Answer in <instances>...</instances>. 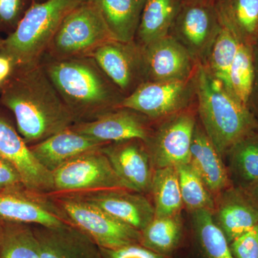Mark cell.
<instances>
[{
	"label": "cell",
	"instance_id": "cell-1",
	"mask_svg": "<svg viewBox=\"0 0 258 258\" xmlns=\"http://www.w3.org/2000/svg\"><path fill=\"white\" fill-rule=\"evenodd\" d=\"M0 105L13 113L19 134L28 146L77 123L41 61L15 68L0 88Z\"/></svg>",
	"mask_w": 258,
	"mask_h": 258
},
{
	"label": "cell",
	"instance_id": "cell-2",
	"mask_svg": "<svg viewBox=\"0 0 258 258\" xmlns=\"http://www.w3.org/2000/svg\"><path fill=\"white\" fill-rule=\"evenodd\" d=\"M40 61L77 123L120 108L125 96L92 57Z\"/></svg>",
	"mask_w": 258,
	"mask_h": 258
},
{
	"label": "cell",
	"instance_id": "cell-3",
	"mask_svg": "<svg viewBox=\"0 0 258 258\" xmlns=\"http://www.w3.org/2000/svg\"><path fill=\"white\" fill-rule=\"evenodd\" d=\"M194 82L203 129L221 155L252 136L257 123L248 107L237 101L205 64L198 63Z\"/></svg>",
	"mask_w": 258,
	"mask_h": 258
},
{
	"label": "cell",
	"instance_id": "cell-4",
	"mask_svg": "<svg viewBox=\"0 0 258 258\" xmlns=\"http://www.w3.org/2000/svg\"><path fill=\"white\" fill-rule=\"evenodd\" d=\"M86 0H45L32 3L16 30L4 39L0 52L17 66L40 62L68 15Z\"/></svg>",
	"mask_w": 258,
	"mask_h": 258
},
{
	"label": "cell",
	"instance_id": "cell-5",
	"mask_svg": "<svg viewBox=\"0 0 258 258\" xmlns=\"http://www.w3.org/2000/svg\"><path fill=\"white\" fill-rule=\"evenodd\" d=\"M116 40L98 8L83 2L61 23L43 56L53 60L91 57L101 45Z\"/></svg>",
	"mask_w": 258,
	"mask_h": 258
},
{
	"label": "cell",
	"instance_id": "cell-6",
	"mask_svg": "<svg viewBox=\"0 0 258 258\" xmlns=\"http://www.w3.org/2000/svg\"><path fill=\"white\" fill-rule=\"evenodd\" d=\"M69 223L101 248L116 249L141 244L142 234L78 195H51Z\"/></svg>",
	"mask_w": 258,
	"mask_h": 258
},
{
	"label": "cell",
	"instance_id": "cell-7",
	"mask_svg": "<svg viewBox=\"0 0 258 258\" xmlns=\"http://www.w3.org/2000/svg\"><path fill=\"white\" fill-rule=\"evenodd\" d=\"M52 174L55 190L53 195L127 189L101 149L71 159L52 171Z\"/></svg>",
	"mask_w": 258,
	"mask_h": 258
},
{
	"label": "cell",
	"instance_id": "cell-8",
	"mask_svg": "<svg viewBox=\"0 0 258 258\" xmlns=\"http://www.w3.org/2000/svg\"><path fill=\"white\" fill-rule=\"evenodd\" d=\"M194 93V76L184 81H144L123 98L120 108L138 112L149 119H158L182 111Z\"/></svg>",
	"mask_w": 258,
	"mask_h": 258
},
{
	"label": "cell",
	"instance_id": "cell-9",
	"mask_svg": "<svg viewBox=\"0 0 258 258\" xmlns=\"http://www.w3.org/2000/svg\"><path fill=\"white\" fill-rule=\"evenodd\" d=\"M220 28L213 3L183 1L169 35L182 44L199 63L205 64Z\"/></svg>",
	"mask_w": 258,
	"mask_h": 258
},
{
	"label": "cell",
	"instance_id": "cell-10",
	"mask_svg": "<svg viewBox=\"0 0 258 258\" xmlns=\"http://www.w3.org/2000/svg\"><path fill=\"white\" fill-rule=\"evenodd\" d=\"M196 125L192 113L182 111L169 116L155 134H151L144 143L155 169L189 164Z\"/></svg>",
	"mask_w": 258,
	"mask_h": 258
},
{
	"label": "cell",
	"instance_id": "cell-11",
	"mask_svg": "<svg viewBox=\"0 0 258 258\" xmlns=\"http://www.w3.org/2000/svg\"><path fill=\"white\" fill-rule=\"evenodd\" d=\"M0 157L16 169L25 189L42 195L54 194L52 172L37 160L18 129L1 111Z\"/></svg>",
	"mask_w": 258,
	"mask_h": 258
},
{
	"label": "cell",
	"instance_id": "cell-12",
	"mask_svg": "<svg viewBox=\"0 0 258 258\" xmlns=\"http://www.w3.org/2000/svg\"><path fill=\"white\" fill-rule=\"evenodd\" d=\"M0 222L58 227L69 219L51 195L25 187L0 191Z\"/></svg>",
	"mask_w": 258,
	"mask_h": 258
},
{
	"label": "cell",
	"instance_id": "cell-13",
	"mask_svg": "<svg viewBox=\"0 0 258 258\" xmlns=\"http://www.w3.org/2000/svg\"><path fill=\"white\" fill-rule=\"evenodd\" d=\"M91 57L125 97L145 81L143 51L135 40L106 42Z\"/></svg>",
	"mask_w": 258,
	"mask_h": 258
},
{
	"label": "cell",
	"instance_id": "cell-14",
	"mask_svg": "<svg viewBox=\"0 0 258 258\" xmlns=\"http://www.w3.org/2000/svg\"><path fill=\"white\" fill-rule=\"evenodd\" d=\"M145 81H175L191 79L199 62L171 35L142 47Z\"/></svg>",
	"mask_w": 258,
	"mask_h": 258
},
{
	"label": "cell",
	"instance_id": "cell-15",
	"mask_svg": "<svg viewBox=\"0 0 258 258\" xmlns=\"http://www.w3.org/2000/svg\"><path fill=\"white\" fill-rule=\"evenodd\" d=\"M118 178L130 191H151L152 162L143 141L130 139L107 144L101 148Z\"/></svg>",
	"mask_w": 258,
	"mask_h": 258
},
{
	"label": "cell",
	"instance_id": "cell-16",
	"mask_svg": "<svg viewBox=\"0 0 258 258\" xmlns=\"http://www.w3.org/2000/svg\"><path fill=\"white\" fill-rule=\"evenodd\" d=\"M148 119L147 117L138 112L119 108L95 119L78 122L71 128L104 143L130 139H139L147 142L152 134Z\"/></svg>",
	"mask_w": 258,
	"mask_h": 258
},
{
	"label": "cell",
	"instance_id": "cell-17",
	"mask_svg": "<svg viewBox=\"0 0 258 258\" xmlns=\"http://www.w3.org/2000/svg\"><path fill=\"white\" fill-rule=\"evenodd\" d=\"M76 195L140 232L155 217L154 205L143 194L110 189Z\"/></svg>",
	"mask_w": 258,
	"mask_h": 258
},
{
	"label": "cell",
	"instance_id": "cell-18",
	"mask_svg": "<svg viewBox=\"0 0 258 258\" xmlns=\"http://www.w3.org/2000/svg\"><path fill=\"white\" fill-rule=\"evenodd\" d=\"M32 226L41 258H102L100 247L71 224L58 227Z\"/></svg>",
	"mask_w": 258,
	"mask_h": 258
},
{
	"label": "cell",
	"instance_id": "cell-19",
	"mask_svg": "<svg viewBox=\"0 0 258 258\" xmlns=\"http://www.w3.org/2000/svg\"><path fill=\"white\" fill-rule=\"evenodd\" d=\"M107 144L80 134L70 127L29 147L40 164L52 172L71 159L101 149Z\"/></svg>",
	"mask_w": 258,
	"mask_h": 258
},
{
	"label": "cell",
	"instance_id": "cell-20",
	"mask_svg": "<svg viewBox=\"0 0 258 258\" xmlns=\"http://www.w3.org/2000/svg\"><path fill=\"white\" fill-rule=\"evenodd\" d=\"M214 220L230 243L258 225V207L245 192L227 190L222 195Z\"/></svg>",
	"mask_w": 258,
	"mask_h": 258
},
{
	"label": "cell",
	"instance_id": "cell-21",
	"mask_svg": "<svg viewBox=\"0 0 258 258\" xmlns=\"http://www.w3.org/2000/svg\"><path fill=\"white\" fill-rule=\"evenodd\" d=\"M189 164L210 192L218 193L228 186L227 170L218 152L203 128L196 125L191 147Z\"/></svg>",
	"mask_w": 258,
	"mask_h": 258
},
{
	"label": "cell",
	"instance_id": "cell-22",
	"mask_svg": "<svg viewBox=\"0 0 258 258\" xmlns=\"http://www.w3.org/2000/svg\"><path fill=\"white\" fill-rule=\"evenodd\" d=\"M184 0H145L135 42L147 46L169 35Z\"/></svg>",
	"mask_w": 258,
	"mask_h": 258
},
{
	"label": "cell",
	"instance_id": "cell-23",
	"mask_svg": "<svg viewBox=\"0 0 258 258\" xmlns=\"http://www.w3.org/2000/svg\"><path fill=\"white\" fill-rule=\"evenodd\" d=\"M96 5L115 40L134 41L145 0H88Z\"/></svg>",
	"mask_w": 258,
	"mask_h": 258
},
{
	"label": "cell",
	"instance_id": "cell-24",
	"mask_svg": "<svg viewBox=\"0 0 258 258\" xmlns=\"http://www.w3.org/2000/svg\"><path fill=\"white\" fill-rule=\"evenodd\" d=\"M220 23L242 41L255 45L258 35V0H213Z\"/></svg>",
	"mask_w": 258,
	"mask_h": 258
},
{
	"label": "cell",
	"instance_id": "cell-25",
	"mask_svg": "<svg viewBox=\"0 0 258 258\" xmlns=\"http://www.w3.org/2000/svg\"><path fill=\"white\" fill-rule=\"evenodd\" d=\"M154 199L155 217L179 215L183 206L177 168L156 169L153 173L151 191Z\"/></svg>",
	"mask_w": 258,
	"mask_h": 258
},
{
	"label": "cell",
	"instance_id": "cell-26",
	"mask_svg": "<svg viewBox=\"0 0 258 258\" xmlns=\"http://www.w3.org/2000/svg\"><path fill=\"white\" fill-rule=\"evenodd\" d=\"M141 234V244L157 253L169 256L181 242L182 224L179 215L155 217Z\"/></svg>",
	"mask_w": 258,
	"mask_h": 258
},
{
	"label": "cell",
	"instance_id": "cell-27",
	"mask_svg": "<svg viewBox=\"0 0 258 258\" xmlns=\"http://www.w3.org/2000/svg\"><path fill=\"white\" fill-rule=\"evenodd\" d=\"M253 46L240 40L229 76V91L243 106L248 107L255 81Z\"/></svg>",
	"mask_w": 258,
	"mask_h": 258
},
{
	"label": "cell",
	"instance_id": "cell-28",
	"mask_svg": "<svg viewBox=\"0 0 258 258\" xmlns=\"http://www.w3.org/2000/svg\"><path fill=\"white\" fill-rule=\"evenodd\" d=\"M240 39L230 28L221 24V28L212 44L207 64L212 76L229 91V76L235 60ZM230 92V91H229Z\"/></svg>",
	"mask_w": 258,
	"mask_h": 258
},
{
	"label": "cell",
	"instance_id": "cell-29",
	"mask_svg": "<svg viewBox=\"0 0 258 258\" xmlns=\"http://www.w3.org/2000/svg\"><path fill=\"white\" fill-rule=\"evenodd\" d=\"M193 224L197 239L205 258H234L230 242L214 220L212 212H193Z\"/></svg>",
	"mask_w": 258,
	"mask_h": 258
},
{
	"label": "cell",
	"instance_id": "cell-30",
	"mask_svg": "<svg viewBox=\"0 0 258 258\" xmlns=\"http://www.w3.org/2000/svg\"><path fill=\"white\" fill-rule=\"evenodd\" d=\"M0 258H41L32 225L3 222Z\"/></svg>",
	"mask_w": 258,
	"mask_h": 258
},
{
	"label": "cell",
	"instance_id": "cell-31",
	"mask_svg": "<svg viewBox=\"0 0 258 258\" xmlns=\"http://www.w3.org/2000/svg\"><path fill=\"white\" fill-rule=\"evenodd\" d=\"M177 171L181 198L185 206L192 212L200 210L212 212L215 203L211 194L192 166L189 163L179 166Z\"/></svg>",
	"mask_w": 258,
	"mask_h": 258
},
{
	"label": "cell",
	"instance_id": "cell-32",
	"mask_svg": "<svg viewBox=\"0 0 258 258\" xmlns=\"http://www.w3.org/2000/svg\"><path fill=\"white\" fill-rule=\"evenodd\" d=\"M234 174L245 188L258 181V141L254 137L240 141L230 150Z\"/></svg>",
	"mask_w": 258,
	"mask_h": 258
},
{
	"label": "cell",
	"instance_id": "cell-33",
	"mask_svg": "<svg viewBox=\"0 0 258 258\" xmlns=\"http://www.w3.org/2000/svg\"><path fill=\"white\" fill-rule=\"evenodd\" d=\"M32 3V0H0V32L13 33Z\"/></svg>",
	"mask_w": 258,
	"mask_h": 258
},
{
	"label": "cell",
	"instance_id": "cell-34",
	"mask_svg": "<svg viewBox=\"0 0 258 258\" xmlns=\"http://www.w3.org/2000/svg\"><path fill=\"white\" fill-rule=\"evenodd\" d=\"M234 258H258V225L230 243Z\"/></svg>",
	"mask_w": 258,
	"mask_h": 258
},
{
	"label": "cell",
	"instance_id": "cell-35",
	"mask_svg": "<svg viewBox=\"0 0 258 258\" xmlns=\"http://www.w3.org/2000/svg\"><path fill=\"white\" fill-rule=\"evenodd\" d=\"M102 258H170L157 253L141 244H129L116 249L101 248Z\"/></svg>",
	"mask_w": 258,
	"mask_h": 258
},
{
	"label": "cell",
	"instance_id": "cell-36",
	"mask_svg": "<svg viewBox=\"0 0 258 258\" xmlns=\"http://www.w3.org/2000/svg\"><path fill=\"white\" fill-rule=\"evenodd\" d=\"M24 187L21 178L9 162L0 160V191Z\"/></svg>",
	"mask_w": 258,
	"mask_h": 258
},
{
	"label": "cell",
	"instance_id": "cell-37",
	"mask_svg": "<svg viewBox=\"0 0 258 258\" xmlns=\"http://www.w3.org/2000/svg\"><path fill=\"white\" fill-rule=\"evenodd\" d=\"M15 68L16 64L13 59L6 54L0 52V88L9 79Z\"/></svg>",
	"mask_w": 258,
	"mask_h": 258
},
{
	"label": "cell",
	"instance_id": "cell-38",
	"mask_svg": "<svg viewBox=\"0 0 258 258\" xmlns=\"http://www.w3.org/2000/svg\"><path fill=\"white\" fill-rule=\"evenodd\" d=\"M246 194L258 207V181L246 188Z\"/></svg>",
	"mask_w": 258,
	"mask_h": 258
},
{
	"label": "cell",
	"instance_id": "cell-39",
	"mask_svg": "<svg viewBox=\"0 0 258 258\" xmlns=\"http://www.w3.org/2000/svg\"><path fill=\"white\" fill-rule=\"evenodd\" d=\"M186 2H190V3H212L213 0H184Z\"/></svg>",
	"mask_w": 258,
	"mask_h": 258
},
{
	"label": "cell",
	"instance_id": "cell-40",
	"mask_svg": "<svg viewBox=\"0 0 258 258\" xmlns=\"http://www.w3.org/2000/svg\"><path fill=\"white\" fill-rule=\"evenodd\" d=\"M3 235V222H0V244H1L2 239Z\"/></svg>",
	"mask_w": 258,
	"mask_h": 258
},
{
	"label": "cell",
	"instance_id": "cell-41",
	"mask_svg": "<svg viewBox=\"0 0 258 258\" xmlns=\"http://www.w3.org/2000/svg\"><path fill=\"white\" fill-rule=\"evenodd\" d=\"M3 42H4V39L0 35V50H1L2 47H3Z\"/></svg>",
	"mask_w": 258,
	"mask_h": 258
},
{
	"label": "cell",
	"instance_id": "cell-42",
	"mask_svg": "<svg viewBox=\"0 0 258 258\" xmlns=\"http://www.w3.org/2000/svg\"><path fill=\"white\" fill-rule=\"evenodd\" d=\"M44 1H45V0H32V3H42Z\"/></svg>",
	"mask_w": 258,
	"mask_h": 258
},
{
	"label": "cell",
	"instance_id": "cell-43",
	"mask_svg": "<svg viewBox=\"0 0 258 258\" xmlns=\"http://www.w3.org/2000/svg\"><path fill=\"white\" fill-rule=\"evenodd\" d=\"M256 44H257V45H258V35H257V40H256L255 45H256Z\"/></svg>",
	"mask_w": 258,
	"mask_h": 258
},
{
	"label": "cell",
	"instance_id": "cell-44",
	"mask_svg": "<svg viewBox=\"0 0 258 258\" xmlns=\"http://www.w3.org/2000/svg\"><path fill=\"white\" fill-rule=\"evenodd\" d=\"M254 138L257 139V140L258 141V135L256 136V137H254Z\"/></svg>",
	"mask_w": 258,
	"mask_h": 258
},
{
	"label": "cell",
	"instance_id": "cell-45",
	"mask_svg": "<svg viewBox=\"0 0 258 258\" xmlns=\"http://www.w3.org/2000/svg\"><path fill=\"white\" fill-rule=\"evenodd\" d=\"M0 160H4V159H3L1 157H0Z\"/></svg>",
	"mask_w": 258,
	"mask_h": 258
}]
</instances>
